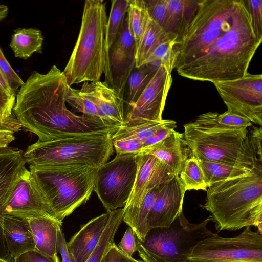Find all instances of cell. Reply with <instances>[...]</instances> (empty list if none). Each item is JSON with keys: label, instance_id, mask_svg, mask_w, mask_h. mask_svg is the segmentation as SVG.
<instances>
[{"label": "cell", "instance_id": "1", "mask_svg": "<svg viewBox=\"0 0 262 262\" xmlns=\"http://www.w3.org/2000/svg\"><path fill=\"white\" fill-rule=\"evenodd\" d=\"M262 40L253 30L245 0H200L196 13L173 47L174 69L194 80L243 77Z\"/></svg>", "mask_w": 262, "mask_h": 262}, {"label": "cell", "instance_id": "2", "mask_svg": "<svg viewBox=\"0 0 262 262\" xmlns=\"http://www.w3.org/2000/svg\"><path fill=\"white\" fill-rule=\"evenodd\" d=\"M68 86L55 65L45 74L33 72L15 96L13 112L21 126L40 141L91 133L114 134L118 129L69 110L66 105Z\"/></svg>", "mask_w": 262, "mask_h": 262}, {"label": "cell", "instance_id": "3", "mask_svg": "<svg viewBox=\"0 0 262 262\" xmlns=\"http://www.w3.org/2000/svg\"><path fill=\"white\" fill-rule=\"evenodd\" d=\"M206 192L200 207L211 213L219 232L254 226L261 235L262 164L245 176L214 183Z\"/></svg>", "mask_w": 262, "mask_h": 262}, {"label": "cell", "instance_id": "4", "mask_svg": "<svg viewBox=\"0 0 262 262\" xmlns=\"http://www.w3.org/2000/svg\"><path fill=\"white\" fill-rule=\"evenodd\" d=\"M217 115L204 113L184 125L183 137L191 156L249 170L262 164L251 146L247 128L223 127L216 122Z\"/></svg>", "mask_w": 262, "mask_h": 262}, {"label": "cell", "instance_id": "5", "mask_svg": "<svg viewBox=\"0 0 262 262\" xmlns=\"http://www.w3.org/2000/svg\"><path fill=\"white\" fill-rule=\"evenodd\" d=\"M107 23L104 2L86 0L78 37L62 71L69 86L100 81L107 60Z\"/></svg>", "mask_w": 262, "mask_h": 262}, {"label": "cell", "instance_id": "6", "mask_svg": "<svg viewBox=\"0 0 262 262\" xmlns=\"http://www.w3.org/2000/svg\"><path fill=\"white\" fill-rule=\"evenodd\" d=\"M55 219L63 220L89 199L97 168L82 165L29 166Z\"/></svg>", "mask_w": 262, "mask_h": 262}, {"label": "cell", "instance_id": "7", "mask_svg": "<svg viewBox=\"0 0 262 262\" xmlns=\"http://www.w3.org/2000/svg\"><path fill=\"white\" fill-rule=\"evenodd\" d=\"M110 133H91L37 140L23 153L32 166L82 165L98 168L114 152Z\"/></svg>", "mask_w": 262, "mask_h": 262}, {"label": "cell", "instance_id": "8", "mask_svg": "<svg viewBox=\"0 0 262 262\" xmlns=\"http://www.w3.org/2000/svg\"><path fill=\"white\" fill-rule=\"evenodd\" d=\"M211 215L200 223L189 222L183 212L168 226L148 230L143 241L137 239V251L143 262H189L195 246L214 235L207 227Z\"/></svg>", "mask_w": 262, "mask_h": 262}, {"label": "cell", "instance_id": "9", "mask_svg": "<svg viewBox=\"0 0 262 262\" xmlns=\"http://www.w3.org/2000/svg\"><path fill=\"white\" fill-rule=\"evenodd\" d=\"M189 262H262V235L246 227L238 235L223 237L217 233L200 241Z\"/></svg>", "mask_w": 262, "mask_h": 262}, {"label": "cell", "instance_id": "10", "mask_svg": "<svg viewBox=\"0 0 262 262\" xmlns=\"http://www.w3.org/2000/svg\"><path fill=\"white\" fill-rule=\"evenodd\" d=\"M137 170V154H117L97 168L94 191L105 208L124 207L132 193Z\"/></svg>", "mask_w": 262, "mask_h": 262}, {"label": "cell", "instance_id": "11", "mask_svg": "<svg viewBox=\"0 0 262 262\" xmlns=\"http://www.w3.org/2000/svg\"><path fill=\"white\" fill-rule=\"evenodd\" d=\"M227 111L262 125V75L247 72L234 80L213 83Z\"/></svg>", "mask_w": 262, "mask_h": 262}, {"label": "cell", "instance_id": "12", "mask_svg": "<svg viewBox=\"0 0 262 262\" xmlns=\"http://www.w3.org/2000/svg\"><path fill=\"white\" fill-rule=\"evenodd\" d=\"M172 82L171 73L160 66L137 101L125 111L122 125H134L162 121Z\"/></svg>", "mask_w": 262, "mask_h": 262}, {"label": "cell", "instance_id": "13", "mask_svg": "<svg viewBox=\"0 0 262 262\" xmlns=\"http://www.w3.org/2000/svg\"><path fill=\"white\" fill-rule=\"evenodd\" d=\"M136 44L129 31L126 14L107 51L105 82L122 96L127 80L135 67Z\"/></svg>", "mask_w": 262, "mask_h": 262}, {"label": "cell", "instance_id": "14", "mask_svg": "<svg viewBox=\"0 0 262 262\" xmlns=\"http://www.w3.org/2000/svg\"><path fill=\"white\" fill-rule=\"evenodd\" d=\"M175 174L150 154H137V170L130 196L123 209V221L128 226L141 207L146 193Z\"/></svg>", "mask_w": 262, "mask_h": 262}, {"label": "cell", "instance_id": "15", "mask_svg": "<svg viewBox=\"0 0 262 262\" xmlns=\"http://www.w3.org/2000/svg\"><path fill=\"white\" fill-rule=\"evenodd\" d=\"M5 213L27 219L45 216L56 220L35 179L27 169L16 183L6 204Z\"/></svg>", "mask_w": 262, "mask_h": 262}, {"label": "cell", "instance_id": "16", "mask_svg": "<svg viewBox=\"0 0 262 262\" xmlns=\"http://www.w3.org/2000/svg\"><path fill=\"white\" fill-rule=\"evenodd\" d=\"M23 151L7 147L0 149V262H11L3 232L5 208L20 176L27 169Z\"/></svg>", "mask_w": 262, "mask_h": 262}, {"label": "cell", "instance_id": "17", "mask_svg": "<svg viewBox=\"0 0 262 262\" xmlns=\"http://www.w3.org/2000/svg\"><path fill=\"white\" fill-rule=\"evenodd\" d=\"M179 176L165 181L158 192L147 219L148 230L170 225L182 212L185 193Z\"/></svg>", "mask_w": 262, "mask_h": 262}, {"label": "cell", "instance_id": "18", "mask_svg": "<svg viewBox=\"0 0 262 262\" xmlns=\"http://www.w3.org/2000/svg\"><path fill=\"white\" fill-rule=\"evenodd\" d=\"M81 90L96 105L102 120L109 124L120 126L124 122L122 95L105 82H84Z\"/></svg>", "mask_w": 262, "mask_h": 262}, {"label": "cell", "instance_id": "19", "mask_svg": "<svg viewBox=\"0 0 262 262\" xmlns=\"http://www.w3.org/2000/svg\"><path fill=\"white\" fill-rule=\"evenodd\" d=\"M108 210L81 226L80 230L67 243L74 262H86L97 246L111 215Z\"/></svg>", "mask_w": 262, "mask_h": 262}, {"label": "cell", "instance_id": "20", "mask_svg": "<svg viewBox=\"0 0 262 262\" xmlns=\"http://www.w3.org/2000/svg\"><path fill=\"white\" fill-rule=\"evenodd\" d=\"M191 152L183 133L173 130L163 140L145 148L140 154H150L167 166L175 175L179 176Z\"/></svg>", "mask_w": 262, "mask_h": 262}, {"label": "cell", "instance_id": "21", "mask_svg": "<svg viewBox=\"0 0 262 262\" xmlns=\"http://www.w3.org/2000/svg\"><path fill=\"white\" fill-rule=\"evenodd\" d=\"M3 232L12 259L27 251L35 250L33 236L28 219L5 214Z\"/></svg>", "mask_w": 262, "mask_h": 262}, {"label": "cell", "instance_id": "22", "mask_svg": "<svg viewBox=\"0 0 262 262\" xmlns=\"http://www.w3.org/2000/svg\"><path fill=\"white\" fill-rule=\"evenodd\" d=\"M35 243V250L55 262H60L57 256V240L62 223L48 217L28 219Z\"/></svg>", "mask_w": 262, "mask_h": 262}, {"label": "cell", "instance_id": "23", "mask_svg": "<svg viewBox=\"0 0 262 262\" xmlns=\"http://www.w3.org/2000/svg\"><path fill=\"white\" fill-rule=\"evenodd\" d=\"M199 1L166 0L167 15L163 29L166 33L176 37L178 43L194 17Z\"/></svg>", "mask_w": 262, "mask_h": 262}, {"label": "cell", "instance_id": "24", "mask_svg": "<svg viewBox=\"0 0 262 262\" xmlns=\"http://www.w3.org/2000/svg\"><path fill=\"white\" fill-rule=\"evenodd\" d=\"M177 38L165 32L163 28L149 18L144 32L136 48L135 67L146 64L154 50L162 42Z\"/></svg>", "mask_w": 262, "mask_h": 262}, {"label": "cell", "instance_id": "25", "mask_svg": "<svg viewBox=\"0 0 262 262\" xmlns=\"http://www.w3.org/2000/svg\"><path fill=\"white\" fill-rule=\"evenodd\" d=\"M159 67L147 63L133 69L127 80L123 94L124 103L127 104L126 109L137 101Z\"/></svg>", "mask_w": 262, "mask_h": 262}, {"label": "cell", "instance_id": "26", "mask_svg": "<svg viewBox=\"0 0 262 262\" xmlns=\"http://www.w3.org/2000/svg\"><path fill=\"white\" fill-rule=\"evenodd\" d=\"M43 37L35 28H18L12 35L10 46L15 57L26 59L35 52H40Z\"/></svg>", "mask_w": 262, "mask_h": 262}, {"label": "cell", "instance_id": "27", "mask_svg": "<svg viewBox=\"0 0 262 262\" xmlns=\"http://www.w3.org/2000/svg\"><path fill=\"white\" fill-rule=\"evenodd\" d=\"M126 16L128 28L137 48L150 18L145 1L128 0Z\"/></svg>", "mask_w": 262, "mask_h": 262}, {"label": "cell", "instance_id": "28", "mask_svg": "<svg viewBox=\"0 0 262 262\" xmlns=\"http://www.w3.org/2000/svg\"><path fill=\"white\" fill-rule=\"evenodd\" d=\"M199 162L208 188L217 182L245 176L250 171L246 169L217 162L202 160H199Z\"/></svg>", "mask_w": 262, "mask_h": 262}, {"label": "cell", "instance_id": "29", "mask_svg": "<svg viewBox=\"0 0 262 262\" xmlns=\"http://www.w3.org/2000/svg\"><path fill=\"white\" fill-rule=\"evenodd\" d=\"M123 208L111 211V215L107 226L97 246L86 262H100L108 248L115 243L114 237L123 221Z\"/></svg>", "mask_w": 262, "mask_h": 262}, {"label": "cell", "instance_id": "30", "mask_svg": "<svg viewBox=\"0 0 262 262\" xmlns=\"http://www.w3.org/2000/svg\"><path fill=\"white\" fill-rule=\"evenodd\" d=\"M170 120L149 122L139 125H123L112 135V140L130 139L144 142L158 129L169 122Z\"/></svg>", "mask_w": 262, "mask_h": 262}, {"label": "cell", "instance_id": "31", "mask_svg": "<svg viewBox=\"0 0 262 262\" xmlns=\"http://www.w3.org/2000/svg\"><path fill=\"white\" fill-rule=\"evenodd\" d=\"M66 98V102L72 106L75 112H80L82 115L89 118L111 125L102 120L96 105L81 89H75L69 85Z\"/></svg>", "mask_w": 262, "mask_h": 262}, {"label": "cell", "instance_id": "32", "mask_svg": "<svg viewBox=\"0 0 262 262\" xmlns=\"http://www.w3.org/2000/svg\"><path fill=\"white\" fill-rule=\"evenodd\" d=\"M185 191L190 190L207 191V185L199 160L193 156L188 158L179 176Z\"/></svg>", "mask_w": 262, "mask_h": 262}, {"label": "cell", "instance_id": "33", "mask_svg": "<svg viewBox=\"0 0 262 262\" xmlns=\"http://www.w3.org/2000/svg\"><path fill=\"white\" fill-rule=\"evenodd\" d=\"M111 8L106 29V49L107 51L118 34L122 20L126 14L128 0L112 1Z\"/></svg>", "mask_w": 262, "mask_h": 262}, {"label": "cell", "instance_id": "34", "mask_svg": "<svg viewBox=\"0 0 262 262\" xmlns=\"http://www.w3.org/2000/svg\"><path fill=\"white\" fill-rule=\"evenodd\" d=\"M177 43L176 38H172L161 42L149 56L146 64L162 66L171 73L175 62L173 47Z\"/></svg>", "mask_w": 262, "mask_h": 262}, {"label": "cell", "instance_id": "35", "mask_svg": "<svg viewBox=\"0 0 262 262\" xmlns=\"http://www.w3.org/2000/svg\"><path fill=\"white\" fill-rule=\"evenodd\" d=\"M216 121L219 125L231 129L247 128L252 126L247 118L228 111L218 114Z\"/></svg>", "mask_w": 262, "mask_h": 262}, {"label": "cell", "instance_id": "36", "mask_svg": "<svg viewBox=\"0 0 262 262\" xmlns=\"http://www.w3.org/2000/svg\"><path fill=\"white\" fill-rule=\"evenodd\" d=\"M0 71L5 77L8 85L16 96V93L24 83L21 78L14 71L0 48Z\"/></svg>", "mask_w": 262, "mask_h": 262}, {"label": "cell", "instance_id": "37", "mask_svg": "<svg viewBox=\"0 0 262 262\" xmlns=\"http://www.w3.org/2000/svg\"><path fill=\"white\" fill-rule=\"evenodd\" d=\"M250 14L252 26L256 37L262 40V1H245Z\"/></svg>", "mask_w": 262, "mask_h": 262}, {"label": "cell", "instance_id": "38", "mask_svg": "<svg viewBox=\"0 0 262 262\" xmlns=\"http://www.w3.org/2000/svg\"><path fill=\"white\" fill-rule=\"evenodd\" d=\"M149 17L164 28L167 15L166 0L145 1Z\"/></svg>", "mask_w": 262, "mask_h": 262}, {"label": "cell", "instance_id": "39", "mask_svg": "<svg viewBox=\"0 0 262 262\" xmlns=\"http://www.w3.org/2000/svg\"><path fill=\"white\" fill-rule=\"evenodd\" d=\"M116 154H139L143 148V143L134 139L112 140Z\"/></svg>", "mask_w": 262, "mask_h": 262}, {"label": "cell", "instance_id": "40", "mask_svg": "<svg viewBox=\"0 0 262 262\" xmlns=\"http://www.w3.org/2000/svg\"><path fill=\"white\" fill-rule=\"evenodd\" d=\"M137 239L134 231L129 227L117 246L127 255L133 257L134 253L137 251Z\"/></svg>", "mask_w": 262, "mask_h": 262}, {"label": "cell", "instance_id": "41", "mask_svg": "<svg viewBox=\"0 0 262 262\" xmlns=\"http://www.w3.org/2000/svg\"><path fill=\"white\" fill-rule=\"evenodd\" d=\"M100 262H143L123 253L114 243L107 250Z\"/></svg>", "mask_w": 262, "mask_h": 262}, {"label": "cell", "instance_id": "42", "mask_svg": "<svg viewBox=\"0 0 262 262\" xmlns=\"http://www.w3.org/2000/svg\"><path fill=\"white\" fill-rule=\"evenodd\" d=\"M176 127V122L173 120H170L169 122L158 129L152 135L143 142V148L142 150L149 147L163 140L173 130H174Z\"/></svg>", "mask_w": 262, "mask_h": 262}, {"label": "cell", "instance_id": "43", "mask_svg": "<svg viewBox=\"0 0 262 262\" xmlns=\"http://www.w3.org/2000/svg\"><path fill=\"white\" fill-rule=\"evenodd\" d=\"M15 102V96L8 94L0 88V116L4 119H9L14 116L13 109Z\"/></svg>", "mask_w": 262, "mask_h": 262}, {"label": "cell", "instance_id": "44", "mask_svg": "<svg viewBox=\"0 0 262 262\" xmlns=\"http://www.w3.org/2000/svg\"><path fill=\"white\" fill-rule=\"evenodd\" d=\"M248 134L251 146L256 154L257 159L259 163H262L261 126L258 127L252 126V128H250V132L248 133Z\"/></svg>", "mask_w": 262, "mask_h": 262}, {"label": "cell", "instance_id": "45", "mask_svg": "<svg viewBox=\"0 0 262 262\" xmlns=\"http://www.w3.org/2000/svg\"><path fill=\"white\" fill-rule=\"evenodd\" d=\"M11 262H55L52 259L43 255L36 250L24 253L12 259Z\"/></svg>", "mask_w": 262, "mask_h": 262}, {"label": "cell", "instance_id": "46", "mask_svg": "<svg viewBox=\"0 0 262 262\" xmlns=\"http://www.w3.org/2000/svg\"><path fill=\"white\" fill-rule=\"evenodd\" d=\"M57 250L61 255V262H74L72 256L68 248L67 242L66 241L64 234L61 228L59 230L58 233Z\"/></svg>", "mask_w": 262, "mask_h": 262}, {"label": "cell", "instance_id": "47", "mask_svg": "<svg viewBox=\"0 0 262 262\" xmlns=\"http://www.w3.org/2000/svg\"><path fill=\"white\" fill-rule=\"evenodd\" d=\"M22 127L15 116L9 119H4L0 116V129L17 132Z\"/></svg>", "mask_w": 262, "mask_h": 262}, {"label": "cell", "instance_id": "48", "mask_svg": "<svg viewBox=\"0 0 262 262\" xmlns=\"http://www.w3.org/2000/svg\"><path fill=\"white\" fill-rule=\"evenodd\" d=\"M14 133L10 130L0 129V149L8 147L15 139Z\"/></svg>", "mask_w": 262, "mask_h": 262}, {"label": "cell", "instance_id": "49", "mask_svg": "<svg viewBox=\"0 0 262 262\" xmlns=\"http://www.w3.org/2000/svg\"><path fill=\"white\" fill-rule=\"evenodd\" d=\"M0 88L4 90L6 92L12 96L15 95L13 93L11 89H10L7 80L5 77L0 71Z\"/></svg>", "mask_w": 262, "mask_h": 262}, {"label": "cell", "instance_id": "50", "mask_svg": "<svg viewBox=\"0 0 262 262\" xmlns=\"http://www.w3.org/2000/svg\"><path fill=\"white\" fill-rule=\"evenodd\" d=\"M8 7L5 5H0V21L5 18L8 14Z\"/></svg>", "mask_w": 262, "mask_h": 262}]
</instances>
